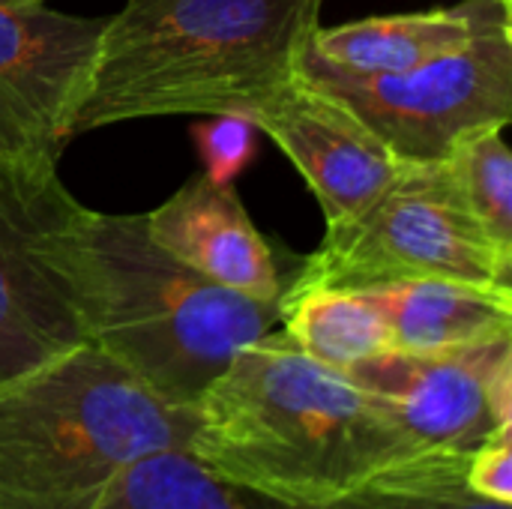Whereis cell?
Here are the masks:
<instances>
[{
	"label": "cell",
	"instance_id": "6da1fadb",
	"mask_svg": "<svg viewBox=\"0 0 512 509\" xmlns=\"http://www.w3.org/2000/svg\"><path fill=\"white\" fill-rule=\"evenodd\" d=\"M192 459L279 507H321L426 453L345 372L306 357L282 327L240 348L195 402Z\"/></svg>",
	"mask_w": 512,
	"mask_h": 509
},
{
	"label": "cell",
	"instance_id": "7a4b0ae2",
	"mask_svg": "<svg viewBox=\"0 0 512 509\" xmlns=\"http://www.w3.org/2000/svg\"><path fill=\"white\" fill-rule=\"evenodd\" d=\"M321 0H123L102 21L66 138L141 117H252L294 72Z\"/></svg>",
	"mask_w": 512,
	"mask_h": 509
},
{
	"label": "cell",
	"instance_id": "3957f363",
	"mask_svg": "<svg viewBox=\"0 0 512 509\" xmlns=\"http://www.w3.org/2000/svg\"><path fill=\"white\" fill-rule=\"evenodd\" d=\"M168 405L90 342L0 381V509H99L141 459L189 450Z\"/></svg>",
	"mask_w": 512,
	"mask_h": 509
},
{
	"label": "cell",
	"instance_id": "277c9868",
	"mask_svg": "<svg viewBox=\"0 0 512 509\" xmlns=\"http://www.w3.org/2000/svg\"><path fill=\"white\" fill-rule=\"evenodd\" d=\"M78 291L84 339L180 408H195L231 357L282 321V300L219 288L162 252L144 216L87 210Z\"/></svg>",
	"mask_w": 512,
	"mask_h": 509
},
{
	"label": "cell",
	"instance_id": "5b68a950",
	"mask_svg": "<svg viewBox=\"0 0 512 509\" xmlns=\"http://www.w3.org/2000/svg\"><path fill=\"white\" fill-rule=\"evenodd\" d=\"M411 279L512 288V249L474 222L444 159L402 162L396 180L360 216L327 228L285 291L312 285L369 291Z\"/></svg>",
	"mask_w": 512,
	"mask_h": 509
},
{
	"label": "cell",
	"instance_id": "8992f818",
	"mask_svg": "<svg viewBox=\"0 0 512 509\" xmlns=\"http://www.w3.org/2000/svg\"><path fill=\"white\" fill-rule=\"evenodd\" d=\"M57 156L0 153V381L87 342L81 225Z\"/></svg>",
	"mask_w": 512,
	"mask_h": 509
},
{
	"label": "cell",
	"instance_id": "52a82bcc",
	"mask_svg": "<svg viewBox=\"0 0 512 509\" xmlns=\"http://www.w3.org/2000/svg\"><path fill=\"white\" fill-rule=\"evenodd\" d=\"M312 39V36H309ZM297 72L351 108L402 162L444 159L462 138L512 117V21L405 75H351L306 48Z\"/></svg>",
	"mask_w": 512,
	"mask_h": 509
},
{
	"label": "cell",
	"instance_id": "ba28073f",
	"mask_svg": "<svg viewBox=\"0 0 512 509\" xmlns=\"http://www.w3.org/2000/svg\"><path fill=\"white\" fill-rule=\"evenodd\" d=\"M345 375L426 450L474 453L512 429V339L450 351H387Z\"/></svg>",
	"mask_w": 512,
	"mask_h": 509
},
{
	"label": "cell",
	"instance_id": "9c48e42d",
	"mask_svg": "<svg viewBox=\"0 0 512 509\" xmlns=\"http://www.w3.org/2000/svg\"><path fill=\"white\" fill-rule=\"evenodd\" d=\"M102 21L0 3V153L60 159Z\"/></svg>",
	"mask_w": 512,
	"mask_h": 509
},
{
	"label": "cell",
	"instance_id": "30bf717a",
	"mask_svg": "<svg viewBox=\"0 0 512 509\" xmlns=\"http://www.w3.org/2000/svg\"><path fill=\"white\" fill-rule=\"evenodd\" d=\"M291 159L318 198L327 228L360 216L399 174L402 159L330 93L294 72L249 117Z\"/></svg>",
	"mask_w": 512,
	"mask_h": 509
},
{
	"label": "cell",
	"instance_id": "8fae6325",
	"mask_svg": "<svg viewBox=\"0 0 512 509\" xmlns=\"http://www.w3.org/2000/svg\"><path fill=\"white\" fill-rule=\"evenodd\" d=\"M144 225L162 252L219 288L255 300H282L291 282L234 183L195 174L162 207L147 213Z\"/></svg>",
	"mask_w": 512,
	"mask_h": 509
},
{
	"label": "cell",
	"instance_id": "7c38bea8",
	"mask_svg": "<svg viewBox=\"0 0 512 509\" xmlns=\"http://www.w3.org/2000/svg\"><path fill=\"white\" fill-rule=\"evenodd\" d=\"M512 21L510 0H465L402 15H372L339 27H315L309 51L351 75H405L489 27Z\"/></svg>",
	"mask_w": 512,
	"mask_h": 509
},
{
	"label": "cell",
	"instance_id": "4fadbf2b",
	"mask_svg": "<svg viewBox=\"0 0 512 509\" xmlns=\"http://www.w3.org/2000/svg\"><path fill=\"white\" fill-rule=\"evenodd\" d=\"M381 306L393 351H450L512 339V288L459 279H411L369 288Z\"/></svg>",
	"mask_w": 512,
	"mask_h": 509
},
{
	"label": "cell",
	"instance_id": "5bb4252c",
	"mask_svg": "<svg viewBox=\"0 0 512 509\" xmlns=\"http://www.w3.org/2000/svg\"><path fill=\"white\" fill-rule=\"evenodd\" d=\"M279 327L306 357L339 372L393 351L387 318L369 291L291 288L282 294Z\"/></svg>",
	"mask_w": 512,
	"mask_h": 509
},
{
	"label": "cell",
	"instance_id": "9a60e30c",
	"mask_svg": "<svg viewBox=\"0 0 512 509\" xmlns=\"http://www.w3.org/2000/svg\"><path fill=\"white\" fill-rule=\"evenodd\" d=\"M99 509H258V498L216 480L189 450H165L135 462Z\"/></svg>",
	"mask_w": 512,
	"mask_h": 509
},
{
	"label": "cell",
	"instance_id": "2e32d148",
	"mask_svg": "<svg viewBox=\"0 0 512 509\" xmlns=\"http://www.w3.org/2000/svg\"><path fill=\"white\" fill-rule=\"evenodd\" d=\"M468 459L471 453H426L330 504L279 507L258 498V509H512L468 492Z\"/></svg>",
	"mask_w": 512,
	"mask_h": 509
},
{
	"label": "cell",
	"instance_id": "e0dca14e",
	"mask_svg": "<svg viewBox=\"0 0 512 509\" xmlns=\"http://www.w3.org/2000/svg\"><path fill=\"white\" fill-rule=\"evenodd\" d=\"M444 165L474 222L504 249H512V156L504 129H480L462 138Z\"/></svg>",
	"mask_w": 512,
	"mask_h": 509
},
{
	"label": "cell",
	"instance_id": "ac0fdd59",
	"mask_svg": "<svg viewBox=\"0 0 512 509\" xmlns=\"http://www.w3.org/2000/svg\"><path fill=\"white\" fill-rule=\"evenodd\" d=\"M252 132H255L252 120L237 114L213 117V123L198 126L195 138L201 144V156L207 165L204 174H210L219 183H231L234 174L252 156Z\"/></svg>",
	"mask_w": 512,
	"mask_h": 509
},
{
	"label": "cell",
	"instance_id": "d6986e66",
	"mask_svg": "<svg viewBox=\"0 0 512 509\" xmlns=\"http://www.w3.org/2000/svg\"><path fill=\"white\" fill-rule=\"evenodd\" d=\"M465 486L474 498L512 507V429L492 435L471 453Z\"/></svg>",
	"mask_w": 512,
	"mask_h": 509
},
{
	"label": "cell",
	"instance_id": "ffe728a7",
	"mask_svg": "<svg viewBox=\"0 0 512 509\" xmlns=\"http://www.w3.org/2000/svg\"><path fill=\"white\" fill-rule=\"evenodd\" d=\"M0 3H12V6H30V3H45V0H0Z\"/></svg>",
	"mask_w": 512,
	"mask_h": 509
},
{
	"label": "cell",
	"instance_id": "44dd1931",
	"mask_svg": "<svg viewBox=\"0 0 512 509\" xmlns=\"http://www.w3.org/2000/svg\"><path fill=\"white\" fill-rule=\"evenodd\" d=\"M510 3H512V0H510Z\"/></svg>",
	"mask_w": 512,
	"mask_h": 509
}]
</instances>
